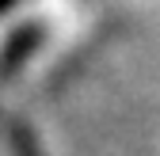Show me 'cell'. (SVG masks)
I'll return each mask as SVG.
<instances>
[{
	"label": "cell",
	"instance_id": "1",
	"mask_svg": "<svg viewBox=\"0 0 160 156\" xmlns=\"http://www.w3.org/2000/svg\"><path fill=\"white\" fill-rule=\"evenodd\" d=\"M38 34H42V27H34V23H31V27H23L19 34H12L8 50L0 53V76H12V72H15V61H19V65L27 61V53L38 46Z\"/></svg>",
	"mask_w": 160,
	"mask_h": 156
},
{
	"label": "cell",
	"instance_id": "2",
	"mask_svg": "<svg viewBox=\"0 0 160 156\" xmlns=\"http://www.w3.org/2000/svg\"><path fill=\"white\" fill-rule=\"evenodd\" d=\"M15 4H19V0H0V15H4V12H12Z\"/></svg>",
	"mask_w": 160,
	"mask_h": 156
}]
</instances>
